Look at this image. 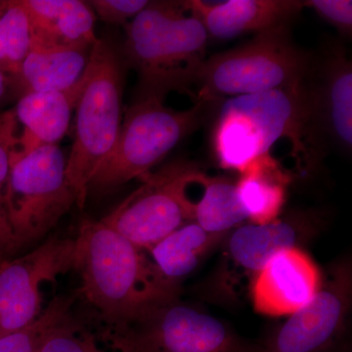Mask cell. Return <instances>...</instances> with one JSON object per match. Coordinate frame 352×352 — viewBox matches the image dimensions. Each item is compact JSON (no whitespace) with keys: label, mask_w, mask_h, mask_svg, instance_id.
Returning <instances> with one entry per match:
<instances>
[{"label":"cell","mask_w":352,"mask_h":352,"mask_svg":"<svg viewBox=\"0 0 352 352\" xmlns=\"http://www.w3.org/2000/svg\"><path fill=\"white\" fill-rule=\"evenodd\" d=\"M85 75L73 87L61 91L32 92L21 96L13 109L23 132L17 135L13 152L24 155L44 145L57 144L68 131Z\"/></svg>","instance_id":"16"},{"label":"cell","mask_w":352,"mask_h":352,"mask_svg":"<svg viewBox=\"0 0 352 352\" xmlns=\"http://www.w3.org/2000/svg\"><path fill=\"white\" fill-rule=\"evenodd\" d=\"M176 160L140 178L141 185L102 221L143 251H150L176 229L194 222L190 187L201 171Z\"/></svg>","instance_id":"9"},{"label":"cell","mask_w":352,"mask_h":352,"mask_svg":"<svg viewBox=\"0 0 352 352\" xmlns=\"http://www.w3.org/2000/svg\"><path fill=\"white\" fill-rule=\"evenodd\" d=\"M31 44V25L22 1H0V69L15 85Z\"/></svg>","instance_id":"22"},{"label":"cell","mask_w":352,"mask_h":352,"mask_svg":"<svg viewBox=\"0 0 352 352\" xmlns=\"http://www.w3.org/2000/svg\"><path fill=\"white\" fill-rule=\"evenodd\" d=\"M75 268V239L51 238L21 258L0 263V337L43 314L41 286Z\"/></svg>","instance_id":"13"},{"label":"cell","mask_w":352,"mask_h":352,"mask_svg":"<svg viewBox=\"0 0 352 352\" xmlns=\"http://www.w3.org/2000/svg\"><path fill=\"white\" fill-rule=\"evenodd\" d=\"M303 6L314 10L322 19L336 28L340 34L351 36V0H307V1H303Z\"/></svg>","instance_id":"27"},{"label":"cell","mask_w":352,"mask_h":352,"mask_svg":"<svg viewBox=\"0 0 352 352\" xmlns=\"http://www.w3.org/2000/svg\"><path fill=\"white\" fill-rule=\"evenodd\" d=\"M325 212L317 208H295L265 224L252 222L236 227L224 238L223 252L208 289L220 300H232L243 280L256 276L271 258L284 250L303 248L323 230Z\"/></svg>","instance_id":"11"},{"label":"cell","mask_w":352,"mask_h":352,"mask_svg":"<svg viewBox=\"0 0 352 352\" xmlns=\"http://www.w3.org/2000/svg\"><path fill=\"white\" fill-rule=\"evenodd\" d=\"M76 295L53 298L36 321L17 332L0 337V352H38L53 329L68 319Z\"/></svg>","instance_id":"23"},{"label":"cell","mask_w":352,"mask_h":352,"mask_svg":"<svg viewBox=\"0 0 352 352\" xmlns=\"http://www.w3.org/2000/svg\"><path fill=\"white\" fill-rule=\"evenodd\" d=\"M226 236L208 233L196 222H189L160 241L149 252L164 276L180 283L223 242Z\"/></svg>","instance_id":"20"},{"label":"cell","mask_w":352,"mask_h":352,"mask_svg":"<svg viewBox=\"0 0 352 352\" xmlns=\"http://www.w3.org/2000/svg\"><path fill=\"white\" fill-rule=\"evenodd\" d=\"M323 273L302 248L275 254L250 285L254 309L267 316L291 315L305 307L321 288Z\"/></svg>","instance_id":"14"},{"label":"cell","mask_w":352,"mask_h":352,"mask_svg":"<svg viewBox=\"0 0 352 352\" xmlns=\"http://www.w3.org/2000/svg\"><path fill=\"white\" fill-rule=\"evenodd\" d=\"M293 173L270 153L261 155L240 171L236 183L248 220L254 224L274 221L282 214Z\"/></svg>","instance_id":"19"},{"label":"cell","mask_w":352,"mask_h":352,"mask_svg":"<svg viewBox=\"0 0 352 352\" xmlns=\"http://www.w3.org/2000/svg\"><path fill=\"white\" fill-rule=\"evenodd\" d=\"M351 298V263L342 259L323 275L312 300L275 329L258 352L327 351L346 328Z\"/></svg>","instance_id":"12"},{"label":"cell","mask_w":352,"mask_h":352,"mask_svg":"<svg viewBox=\"0 0 352 352\" xmlns=\"http://www.w3.org/2000/svg\"><path fill=\"white\" fill-rule=\"evenodd\" d=\"M6 205L18 250L45 237L76 206L59 146H41L24 155L11 153Z\"/></svg>","instance_id":"8"},{"label":"cell","mask_w":352,"mask_h":352,"mask_svg":"<svg viewBox=\"0 0 352 352\" xmlns=\"http://www.w3.org/2000/svg\"><path fill=\"white\" fill-rule=\"evenodd\" d=\"M183 4L201 21L208 36L217 39L289 25L305 8L300 0H229L217 3L189 0Z\"/></svg>","instance_id":"15"},{"label":"cell","mask_w":352,"mask_h":352,"mask_svg":"<svg viewBox=\"0 0 352 352\" xmlns=\"http://www.w3.org/2000/svg\"><path fill=\"white\" fill-rule=\"evenodd\" d=\"M38 352H103L97 346L94 338L73 321L69 316L51 331Z\"/></svg>","instance_id":"25"},{"label":"cell","mask_w":352,"mask_h":352,"mask_svg":"<svg viewBox=\"0 0 352 352\" xmlns=\"http://www.w3.org/2000/svg\"><path fill=\"white\" fill-rule=\"evenodd\" d=\"M302 159L300 170H318L328 154L352 148V63L339 41L314 53L302 82Z\"/></svg>","instance_id":"7"},{"label":"cell","mask_w":352,"mask_h":352,"mask_svg":"<svg viewBox=\"0 0 352 352\" xmlns=\"http://www.w3.org/2000/svg\"><path fill=\"white\" fill-rule=\"evenodd\" d=\"M124 29L120 51L138 74L133 101L164 102L173 92L195 97L210 36L183 1H150Z\"/></svg>","instance_id":"2"},{"label":"cell","mask_w":352,"mask_h":352,"mask_svg":"<svg viewBox=\"0 0 352 352\" xmlns=\"http://www.w3.org/2000/svg\"><path fill=\"white\" fill-rule=\"evenodd\" d=\"M13 97L19 98L15 82L0 69V109L8 103Z\"/></svg>","instance_id":"28"},{"label":"cell","mask_w":352,"mask_h":352,"mask_svg":"<svg viewBox=\"0 0 352 352\" xmlns=\"http://www.w3.org/2000/svg\"><path fill=\"white\" fill-rule=\"evenodd\" d=\"M314 53L294 41L289 25L256 34L247 43L207 58L195 87L196 103L296 87L307 78Z\"/></svg>","instance_id":"4"},{"label":"cell","mask_w":352,"mask_h":352,"mask_svg":"<svg viewBox=\"0 0 352 352\" xmlns=\"http://www.w3.org/2000/svg\"><path fill=\"white\" fill-rule=\"evenodd\" d=\"M103 333L117 352H258L223 321L180 298Z\"/></svg>","instance_id":"10"},{"label":"cell","mask_w":352,"mask_h":352,"mask_svg":"<svg viewBox=\"0 0 352 352\" xmlns=\"http://www.w3.org/2000/svg\"><path fill=\"white\" fill-rule=\"evenodd\" d=\"M0 263H1V261H0Z\"/></svg>","instance_id":"29"},{"label":"cell","mask_w":352,"mask_h":352,"mask_svg":"<svg viewBox=\"0 0 352 352\" xmlns=\"http://www.w3.org/2000/svg\"><path fill=\"white\" fill-rule=\"evenodd\" d=\"M83 295L109 327L127 325L179 300L182 284L102 220L85 219L75 238V268Z\"/></svg>","instance_id":"1"},{"label":"cell","mask_w":352,"mask_h":352,"mask_svg":"<svg viewBox=\"0 0 352 352\" xmlns=\"http://www.w3.org/2000/svg\"><path fill=\"white\" fill-rule=\"evenodd\" d=\"M150 1L147 0H92L89 6L103 22L109 25L129 24Z\"/></svg>","instance_id":"26"},{"label":"cell","mask_w":352,"mask_h":352,"mask_svg":"<svg viewBox=\"0 0 352 352\" xmlns=\"http://www.w3.org/2000/svg\"><path fill=\"white\" fill-rule=\"evenodd\" d=\"M18 122L14 110L0 115V261L18 251L17 243L9 223L6 205L7 178L10 170L11 153L17 139Z\"/></svg>","instance_id":"24"},{"label":"cell","mask_w":352,"mask_h":352,"mask_svg":"<svg viewBox=\"0 0 352 352\" xmlns=\"http://www.w3.org/2000/svg\"><path fill=\"white\" fill-rule=\"evenodd\" d=\"M210 106L198 102L186 110H175L159 100L133 101L112 152L95 173L88 193H113L147 175L200 127Z\"/></svg>","instance_id":"6"},{"label":"cell","mask_w":352,"mask_h":352,"mask_svg":"<svg viewBox=\"0 0 352 352\" xmlns=\"http://www.w3.org/2000/svg\"><path fill=\"white\" fill-rule=\"evenodd\" d=\"M201 195L194 204V222L208 233L227 235L248 220L238 196L236 183L227 178L206 175L196 178Z\"/></svg>","instance_id":"21"},{"label":"cell","mask_w":352,"mask_h":352,"mask_svg":"<svg viewBox=\"0 0 352 352\" xmlns=\"http://www.w3.org/2000/svg\"><path fill=\"white\" fill-rule=\"evenodd\" d=\"M302 83L232 97L222 103L212 131V148L220 168L240 173L256 157L270 153L280 139H288L300 166Z\"/></svg>","instance_id":"5"},{"label":"cell","mask_w":352,"mask_h":352,"mask_svg":"<svg viewBox=\"0 0 352 352\" xmlns=\"http://www.w3.org/2000/svg\"><path fill=\"white\" fill-rule=\"evenodd\" d=\"M126 71L120 47L109 38H98L85 71V87L76 106L75 141L67 159V177L80 208L119 136Z\"/></svg>","instance_id":"3"},{"label":"cell","mask_w":352,"mask_h":352,"mask_svg":"<svg viewBox=\"0 0 352 352\" xmlns=\"http://www.w3.org/2000/svg\"><path fill=\"white\" fill-rule=\"evenodd\" d=\"M30 25L32 41L67 46L94 47V13L80 0H21Z\"/></svg>","instance_id":"18"},{"label":"cell","mask_w":352,"mask_h":352,"mask_svg":"<svg viewBox=\"0 0 352 352\" xmlns=\"http://www.w3.org/2000/svg\"><path fill=\"white\" fill-rule=\"evenodd\" d=\"M92 48L32 41L16 80L19 98L32 92L61 91L73 87L85 73Z\"/></svg>","instance_id":"17"}]
</instances>
